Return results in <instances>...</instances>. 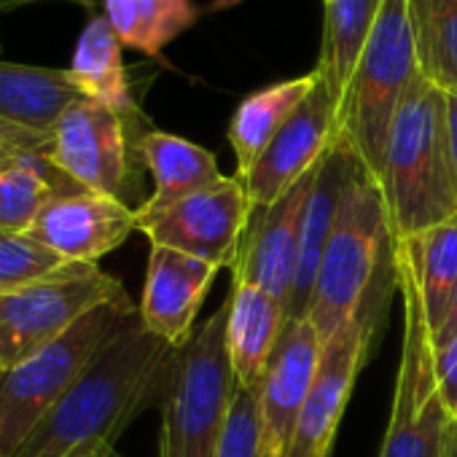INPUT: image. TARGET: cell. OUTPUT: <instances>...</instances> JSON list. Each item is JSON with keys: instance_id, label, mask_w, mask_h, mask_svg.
Wrapping results in <instances>:
<instances>
[{"instance_id": "cell-36", "label": "cell", "mask_w": 457, "mask_h": 457, "mask_svg": "<svg viewBox=\"0 0 457 457\" xmlns=\"http://www.w3.org/2000/svg\"><path fill=\"white\" fill-rule=\"evenodd\" d=\"M0 379H4V377H0Z\"/></svg>"}, {"instance_id": "cell-30", "label": "cell", "mask_w": 457, "mask_h": 457, "mask_svg": "<svg viewBox=\"0 0 457 457\" xmlns=\"http://www.w3.org/2000/svg\"><path fill=\"white\" fill-rule=\"evenodd\" d=\"M33 4H49V0H0V14L14 12V9H25V6H33ZM60 4H76V6L87 9L92 17H97L103 0H60Z\"/></svg>"}, {"instance_id": "cell-17", "label": "cell", "mask_w": 457, "mask_h": 457, "mask_svg": "<svg viewBox=\"0 0 457 457\" xmlns=\"http://www.w3.org/2000/svg\"><path fill=\"white\" fill-rule=\"evenodd\" d=\"M215 275L218 267L204 259L151 245L143 296L137 304L143 328L175 350L183 347L196 331V315Z\"/></svg>"}, {"instance_id": "cell-23", "label": "cell", "mask_w": 457, "mask_h": 457, "mask_svg": "<svg viewBox=\"0 0 457 457\" xmlns=\"http://www.w3.org/2000/svg\"><path fill=\"white\" fill-rule=\"evenodd\" d=\"M76 186L60 172L49 156L25 154L0 162V228L6 232H30L38 215L62 194Z\"/></svg>"}, {"instance_id": "cell-18", "label": "cell", "mask_w": 457, "mask_h": 457, "mask_svg": "<svg viewBox=\"0 0 457 457\" xmlns=\"http://www.w3.org/2000/svg\"><path fill=\"white\" fill-rule=\"evenodd\" d=\"M361 167L363 164L358 162V156L339 137L315 167L310 196H307L304 215H302L299 262H296L291 299L286 304V320H307L310 302L315 294V280L320 272V262H323L328 237L334 232L342 196L347 191V183L353 180V175Z\"/></svg>"}, {"instance_id": "cell-2", "label": "cell", "mask_w": 457, "mask_h": 457, "mask_svg": "<svg viewBox=\"0 0 457 457\" xmlns=\"http://www.w3.org/2000/svg\"><path fill=\"white\" fill-rule=\"evenodd\" d=\"M379 188L393 243L420 237L457 215L446 92L425 73L414 79L393 121Z\"/></svg>"}, {"instance_id": "cell-33", "label": "cell", "mask_w": 457, "mask_h": 457, "mask_svg": "<svg viewBox=\"0 0 457 457\" xmlns=\"http://www.w3.org/2000/svg\"><path fill=\"white\" fill-rule=\"evenodd\" d=\"M441 457H457V417L449 420L446 436H444V452Z\"/></svg>"}, {"instance_id": "cell-15", "label": "cell", "mask_w": 457, "mask_h": 457, "mask_svg": "<svg viewBox=\"0 0 457 457\" xmlns=\"http://www.w3.org/2000/svg\"><path fill=\"white\" fill-rule=\"evenodd\" d=\"M320 345L323 342L310 320H286L256 395L264 457H288L302 406L318 371Z\"/></svg>"}, {"instance_id": "cell-25", "label": "cell", "mask_w": 457, "mask_h": 457, "mask_svg": "<svg viewBox=\"0 0 457 457\" xmlns=\"http://www.w3.org/2000/svg\"><path fill=\"white\" fill-rule=\"evenodd\" d=\"M406 243L414 256L425 315L436 337L457 288V215Z\"/></svg>"}, {"instance_id": "cell-21", "label": "cell", "mask_w": 457, "mask_h": 457, "mask_svg": "<svg viewBox=\"0 0 457 457\" xmlns=\"http://www.w3.org/2000/svg\"><path fill=\"white\" fill-rule=\"evenodd\" d=\"M315 79H318V71L312 68L304 76L286 79V81L270 84V87L248 95L235 108L232 121H228V129H226L228 145H232L235 162H237L235 178H240V180L248 178V172L253 170V164L259 162L264 148L272 143V137L280 132V127L291 119V113L310 95V89L315 87Z\"/></svg>"}, {"instance_id": "cell-3", "label": "cell", "mask_w": 457, "mask_h": 457, "mask_svg": "<svg viewBox=\"0 0 457 457\" xmlns=\"http://www.w3.org/2000/svg\"><path fill=\"white\" fill-rule=\"evenodd\" d=\"M420 73L422 62L411 4L382 0L366 46L339 97L337 129V137L377 183L382 178L393 121Z\"/></svg>"}, {"instance_id": "cell-34", "label": "cell", "mask_w": 457, "mask_h": 457, "mask_svg": "<svg viewBox=\"0 0 457 457\" xmlns=\"http://www.w3.org/2000/svg\"><path fill=\"white\" fill-rule=\"evenodd\" d=\"M14 156H25L9 137H4L0 135V162H9V159H14Z\"/></svg>"}, {"instance_id": "cell-7", "label": "cell", "mask_w": 457, "mask_h": 457, "mask_svg": "<svg viewBox=\"0 0 457 457\" xmlns=\"http://www.w3.org/2000/svg\"><path fill=\"white\" fill-rule=\"evenodd\" d=\"M137 315L132 302L103 304L62 339L0 379V457H20L41 420L81 377L92 358Z\"/></svg>"}, {"instance_id": "cell-20", "label": "cell", "mask_w": 457, "mask_h": 457, "mask_svg": "<svg viewBox=\"0 0 457 457\" xmlns=\"http://www.w3.org/2000/svg\"><path fill=\"white\" fill-rule=\"evenodd\" d=\"M137 154L154 178V194L143 199L137 215L159 212L223 178L207 148L162 129H145L137 140Z\"/></svg>"}, {"instance_id": "cell-10", "label": "cell", "mask_w": 457, "mask_h": 457, "mask_svg": "<svg viewBox=\"0 0 457 457\" xmlns=\"http://www.w3.org/2000/svg\"><path fill=\"white\" fill-rule=\"evenodd\" d=\"M256 207L240 178H220L218 183L148 215H137V232L151 245L172 248L232 270L240 243Z\"/></svg>"}, {"instance_id": "cell-9", "label": "cell", "mask_w": 457, "mask_h": 457, "mask_svg": "<svg viewBox=\"0 0 457 457\" xmlns=\"http://www.w3.org/2000/svg\"><path fill=\"white\" fill-rule=\"evenodd\" d=\"M140 116H124L92 100H76L60 119L52 137V164L76 186L121 199L132 207L137 191L135 156L140 135L132 127Z\"/></svg>"}, {"instance_id": "cell-14", "label": "cell", "mask_w": 457, "mask_h": 457, "mask_svg": "<svg viewBox=\"0 0 457 457\" xmlns=\"http://www.w3.org/2000/svg\"><path fill=\"white\" fill-rule=\"evenodd\" d=\"M315 167L299 183H294L275 204L253 212L248 232L240 243L237 262L232 267V280L251 283L267 291L283 307L291 299V288L296 278L302 215L310 196Z\"/></svg>"}, {"instance_id": "cell-31", "label": "cell", "mask_w": 457, "mask_h": 457, "mask_svg": "<svg viewBox=\"0 0 457 457\" xmlns=\"http://www.w3.org/2000/svg\"><path fill=\"white\" fill-rule=\"evenodd\" d=\"M452 339H457V288H454V296H452V302H449V312H446L441 328H438L436 337H433V347L441 350V347H446Z\"/></svg>"}, {"instance_id": "cell-4", "label": "cell", "mask_w": 457, "mask_h": 457, "mask_svg": "<svg viewBox=\"0 0 457 457\" xmlns=\"http://www.w3.org/2000/svg\"><path fill=\"white\" fill-rule=\"evenodd\" d=\"M387 262H393V235L382 188L361 167L342 196L307 312L320 342L377 310L371 294Z\"/></svg>"}, {"instance_id": "cell-13", "label": "cell", "mask_w": 457, "mask_h": 457, "mask_svg": "<svg viewBox=\"0 0 457 457\" xmlns=\"http://www.w3.org/2000/svg\"><path fill=\"white\" fill-rule=\"evenodd\" d=\"M132 232H137L135 207L87 188L57 196L30 228V235L62 262L89 267L124 245Z\"/></svg>"}, {"instance_id": "cell-32", "label": "cell", "mask_w": 457, "mask_h": 457, "mask_svg": "<svg viewBox=\"0 0 457 457\" xmlns=\"http://www.w3.org/2000/svg\"><path fill=\"white\" fill-rule=\"evenodd\" d=\"M446 132H449V154H452V167L457 178V97L446 95Z\"/></svg>"}, {"instance_id": "cell-29", "label": "cell", "mask_w": 457, "mask_h": 457, "mask_svg": "<svg viewBox=\"0 0 457 457\" xmlns=\"http://www.w3.org/2000/svg\"><path fill=\"white\" fill-rule=\"evenodd\" d=\"M436 379L444 406L452 417H457V339L436 350Z\"/></svg>"}, {"instance_id": "cell-24", "label": "cell", "mask_w": 457, "mask_h": 457, "mask_svg": "<svg viewBox=\"0 0 457 457\" xmlns=\"http://www.w3.org/2000/svg\"><path fill=\"white\" fill-rule=\"evenodd\" d=\"M100 14L111 22L121 46L145 57H159L199 20L194 0H103Z\"/></svg>"}, {"instance_id": "cell-5", "label": "cell", "mask_w": 457, "mask_h": 457, "mask_svg": "<svg viewBox=\"0 0 457 457\" xmlns=\"http://www.w3.org/2000/svg\"><path fill=\"white\" fill-rule=\"evenodd\" d=\"M237 382L226 350V302L175 350L162 390L159 457H218Z\"/></svg>"}, {"instance_id": "cell-12", "label": "cell", "mask_w": 457, "mask_h": 457, "mask_svg": "<svg viewBox=\"0 0 457 457\" xmlns=\"http://www.w3.org/2000/svg\"><path fill=\"white\" fill-rule=\"evenodd\" d=\"M371 334L374 312H366L320 345L318 371L302 406L288 457H331V444L355 379L366 363Z\"/></svg>"}, {"instance_id": "cell-26", "label": "cell", "mask_w": 457, "mask_h": 457, "mask_svg": "<svg viewBox=\"0 0 457 457\" xmlns=\"http://www.w3.org/2000/svg\"><path fill=\"white\" fill-rule=\"evenodd\" d=\"M422 73L457 97V0H409Z\"/></svg>"}, {"instance_id": "cell-28", "label": "cell", "mask_w": 457, "mask_h": 457, "mask_svg": "<svg viewBox=\"0 0 457 457\" xmlns=\"http://www.w3.org/2000/svg\"><path fill=\"white\" fill-rule=\"evenodd\" d=\"M218 457H264L262 454V422H259V398L251 390L237 387L228 409L223 441Z\"/></svg>"}, {"instance_id": "cell-19", "label": "cell", "mask_w": 457, "mask_h": 457, "mask_svg": "<svg viewBox=\"0 0 457 457\" xmlns=\"http://www.w3.org/2000/svg\"><path fill=\"white\" fill-rule=\"evenodd\" d=\"M286 326V307L267 291L232 280L226 299V350L235 382L259 395Z\"/></svg>"}, {"instance_id": "cell-27", "label": "cell", "mask_w": 457, "mask_h": 457, "mask_svg": "<svg viewBox=\"0 0 457 457\" xmlns=\"http://www.w3.org/2000/svg\"><path fill=\"white\" fill-rule=\"evenodd\" d=\"M71 267L76 264L62 262L30 232H6V228H0V296L62 275Z\"/></svg>"}, {"instance_id": "cell-22", "label": "cell", "mask_w": 457, "mask_h": 457, "mask_svg": "<svg viewBox=\"0 0 457 457\" xmlns=\"http://www.w3.org/2000/svg\"><path fill=\"white\" fill-rule=\"evenodd\" d=\"M121 41L113 33L111 22L97 14L81 30L68 76L84 100L100 103L124 116H140L127 65L121 60Z\"/></svg>"}, {"instance_id": "cell-35", "label": "cell", "mask_w": 457, "mask_h": 457, "mask_svg": "<svg viewBox=\"0 0 457 457\" xmlns=\"http://www.w3.org/2000/svg\"><path fill=\"white\" fill-rule=\"evenodd\" d=\"M87 457H121V454H116V449H100V452H92Z\"/></svg>"}, {"instance_id": "cell-11", "label": "cell", "mask_w": 457, "mask_h": 457, "mask_svg": "<svg viewBox=\"0 0 457 457\" xmlns=\"http://www.w3.org/2000/svg\"><path fill=\"white\" fill-rule=\"evenodd\" d=\"M315 87L280 127L272 143L264 148L243 186L256 210L275 204L294 183H299L337 143L339 129V97L331 89L320 68Z\"/></svg>"}, {"instance_id": "cell-6", "label": "cell", "mask_w": 457, "mask_h": 457, "mask_svg": "<svg viewBox=\"0 0 457 457\" xmlns=\"http://www.w3.org/2000/svg\"><path fill=\"white\" fill-rule=\"evenodd\" d=\"M393 278L403 299V337L390 422L379 457H441L452 414L438 393L433 331L406 240L393 243Z\"/></svg>"}, {"instance_id": "cell-1", "label": "cell", "mask_w": 457, "mask_h": 457, "mask_svg": "<svg viewBox=\"0 0 457 457\" xmlns=\"http://www.w3.org/2000/svg\"><path fill=\"white\" fill-rule=\"evenodd\" d=\"M175 347L135 315L41 420L20 457H87L116 449L129 422L164 390Z\"/></svg>"}, {"instance_id": "cell-16", "label": "cell", "mask_w": 457, "mask_h": 457, "mask_svg": "<svg viewBox=\"0 0 457 457\" xmlns=\"http://www.w3.org/2000/svg\"><path fill=\"white\" fill-rule=\"evenodd\" d=\"M81 100L68 68H38L0 60V135L22 154H52L62 113Z\"/></svg>"}, {"instance_id": "cell-8", "label": "cell", "mask_w": 457, "mask_h": 457, "mask_svg": "<svg viewBox=\"0 0 457 457\" xmlns=\"http://www.w3.org/2000/svg\"><path fill=\"white\" fill-rule=\"evenodd\" d=\"M132 302L100 267L76 264L62 275L0 296V377L62 339L103 304Z\"/></svg>"}]
</instances>
